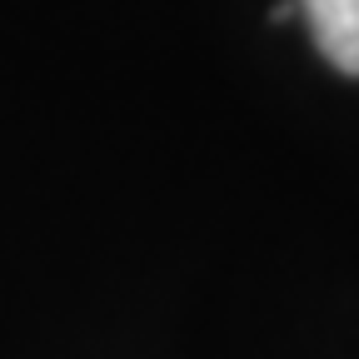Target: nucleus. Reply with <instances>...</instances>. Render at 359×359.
<instances>
[{
  "label": "nucleus",
  "mask_w": 359,
  "mask_h": 359,
  "mask_svg": "<svg viewBox=\"0 0 359 359\" xmlns=\"http://www.w3.org/2000/svg\"><path fill=\"white\" fill-rule=\"evenodd\" d=\"M320 55L339 75H359V0H294Z\"/></svg>",
  "instance_id": "obj_1"
}]
</instances>
